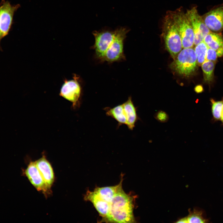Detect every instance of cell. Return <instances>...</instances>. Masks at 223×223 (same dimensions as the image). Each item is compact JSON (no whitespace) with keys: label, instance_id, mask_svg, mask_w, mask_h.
<instances>
[{"label":"cell","instance_id":"6da1fadb","mask_svg":"<svg viewBox=\"0 0 223 223\" xmlns=\"http://www.w3.org/2000/svg\"><path fill=\"white\" fill-rule=\"evenodd\" d=\"M122 181V177L120 185L110 203L108 213L103 221L115 223L135 222L133 198L123 190Z\"/></svg>","mask_w":223,"mask_h":223},{"label":"cell","instance_id":"7a4b0ae2","mask_svg":"<svg viewBox=\"0 0 223 223\" xmlns=\"http://www.w3.org/2000/svg\"><path fill=\"white\" fill-rule=\"evenodd\" d=\"M163 31L167 49L174 58L182 48L181 38L173 19L170 11L164 17Z\"/></svg>","mask_w":223,"mask_h":223},{"label":"cell","instance_id":"3957f363","mask_svg":"<svg viewBox=\"0 0 223 223\" xmlns=\"http://www.w3.org/2000/svg\"><path fill=\"white\" fill-rule=\"evenodd\" d=\"M170 12L180 36L182 47L184 48L192 47L194 44V32L186 13L181 8Z\"/></svg>","mask_w":223,"mask_h":223},{"label":"cell","instance_id":"277c9868","mask_svg":"<svg viewBox=\"0 0 223 223\" xmlns=\"http://www.w3.org/2000/svg\"><path fill=\"white\" fill-rule=\"evenodd\" d=\"M115 31L114 40L101 59L102 61L112 63L125 59L124 42L129 30L122 27Z\"/></svg>","mask_w":223,"mask_h":223},{"label":"cell","instance_id":"5b68a950","mask_svg":"<svg viewBox=\"0 0 223 223\" xmlns=\"http://www.w3.org/2000/svg\"><path fill=\"white\" fill-rule=\"evenodd\" d=\"M197 63L195 50L189 48H184L180 52L173 65L174 70L178 74L188 76L194 72Z\"/></svg>","mask_w":223,"mask_h":223},{"label":"cell","instance_id":"8992f818","mask_svg":"<svg viewBox=\"0 0 223 223\" xmlns=\"http://www.w3.org/2000/svg\"><path fill=\"white\" fill-rule=\"evenodd\" d=\"M73 79L65 80L61 88L59 95L72 103L74 109L79 106L82 89L79 77L74 74Z\"/></svg>","mask_w":223,"mask_h":223},{"label":"cell","instance_id":"52a82bcc","mask_svg":"<svg viewBox=\"0 0 223 223\" xmlns=\"http://www.w3.org/2000/svg\"><path fill=\"white\" fill-rule=\"evenodd\" d=\"M192 27L194 34V44L197 45L203 41L205 36L211 31L199 14L196 7L188 10L186 13Z\"/></svg>","mask_w":223,"mask_h":223},{"label":"cell","instance_id":"ba28073f","mask_svg":"<svg viewBox=\"0 0 223 223\" xmlns=\"http://www.w3.org/2000/svg\"><path fill=\"white\" fill-rule=\"evenodd\" d=\"M93 34L95 38V43L93 48L96 57L100 60L113 40L115 31H94Z\"/></svg>","mask_w":223,"mask_h":223},{"label":"cell","instance_id":"9c48e42d","mask_svg":"<svg viewBox=\"0 0 223 223\" xmlns=\"http://www.w3.org/2000/svg\"><path fill=\"white\" fill-rule=\"evenodd\" d=\"M23 172V173L37 191L42 192L45 196L50 194V190L47 187L36 166L35 161H31L26 169Z\"/></svg>","mask_w":223,"mask_h":223},{"label":"cell","instance_id":"30bf717a","mask_svg":"<svg viewBox=\"0 0 223 223\" xmlns=\"http://www.w3.org/2000/svg\"><path fill=\"white\" fill-rule=\"evenodd\" d=\"M202 18L210 30L216 32L223 30V6L210 11Z\"/></svg>","mask_w":223,"mask_h":223},{"label":"cell","instance_id":"8fae6325","mask_svg":"<svg viewBox=\"0 0 223 223\" xmlns=\"http://www.w3.org/2000/svg\"><path fill=\"white\" fill-rule=\"evenodd\" d=\"M19 6H12L7 2L0 7V31L4 37L7 34L9 30L14 12Z\"/></svg>","mask_w":223,"mask_h":223},{"label":"cell","instance_id":"7c38bea8","mask_svg":"<svg viewBox=\"0 0 223 223\" xmlns=\"http://www.w3.org/2000/svg\"><path fill=\"white\" fill-rule=\"evenodd\" d=\"M35 162L47 187L50 190L55 181L54 173L51 164L44 155Z\"/></svg>","mask_w":223,"mask_h":223},{"label":"cell","instance_id":"4fadbf2b","mask_svg":"<svg viewBox=\"0 0 223 223\" xmlns=\"http://www.w3.org/2000/svg\"><path fill=\"white\" fill-rule=\"evenodd\" d=\"M84 198L85 200L90 201L92 203L99 215L103 218L106 216L110 204L102 199L94 190L87 191Z\"/></svg>","mask_w":223,"mask_h":223},{"label":"cell","instance_id":"5bb4252c","mask_svg":"<svg viewBox=\"0 0 223 223\" xmlns=\"http://www.w3.org/2000/svg\"><path fill=\"white\" fill-rule=\"evenodd\" d=\"M123 104L127 119L126 125L129 129L132 130L139 119L137 113V108L135 107L131 97Z\"/></svg>","mask_w":223,"mask_h":223},{"label":"cell","instance_id":"9a60e30c","mask_svg":"<svg viewBox=\"0 0 223 223\" xmlns=\"http://www.w3.org/2000/svg\"><path fill=\"white\" fill-rule=\"evenodd\" d=\"M106 114L115 119L118 122L119 126L126 125L127 119L123 104L113 108L107 107L104 108Z\"/></svg>","mask_w":223,"mask_h":223},{"label":"cell","instance_id":"2e32d148","mask_svg":"<svg viewBox=\"0 0 223 223\" xmlns=\"http://www.w3.org/2000/svg\"><path fill=\"white\" fill-rule=\"evenodd\" d=\"M203 41L208 48L216 51L223 48V37L221 33L210 32L205 36Z\"/></svg>","mask_w":223,"mask_h":223},{"label":"cell","instance_id":"e0dca14e","mask_svg":"<svg viewBox=\"0 0 223 223\" xmlns=\"http://www.w3.org/2000/svg\"><path fill=\"white\" fill-rule=\"evenodd\" d=\"M120 182L118 184L114 186L97 187L94 190L103 200L110 204Z\"/></svg>","mask_w":223,"mask_h":223},{"label":"cell","instance_id":"ac0fdd59","mask_svg":"<svg viewBox=\"0 0 223 223\" xmlns=\"http://www.w3.org/2000/svg\"><path fill=\"white\" fill-rule=\"evenodd\" d=\"M215 62L206 60L201 65L204 81L210 84L213 81Z\"/></svg>","mask_w":223,"mask_h":223},{"label":"cell","instance_id":"d6986e66","mask_svg":"<svg viewBox=\"0 0 223 223\" xmlns=\"http://www.w3.org/2000/svg\"><path fill=\"white\" fill-rule=\"evenodd\" d=\"M208 48L203 41L195 46V50L196 55L197 62L200 66L206 60Z\"/></svg>","mask_w":223,"mask_h":223},{"label":"cell","instance_id":"ffe728a7","mask_svg":"<svg viewBox=\"0 0 223 223\" xmlns=\"http://www.w3.org/2000/svg\"><path fill=\"white\" fill-rule=\"evenodd\" d=\"M212 112L214 119L216 120H221L223 109V100L215 101L211 99Z\"/></svg>","mask_w":223,"mask_h":223},{"label":"cell","instance_id":"44dd1931","mask_svg":"<svg viewBox=\"0 0 223 223\" xmlns=\"http://www.w3.org/2000/svg\"><path fill=\"white\" fill-rule=\"evenodd\" d=\"M202 212L196 209L190 211L187 216L188 223H205L207 220L203 216Z\"/></svg>","mask_w":223,"mask_h":223},{"label":"cell","instance_id":"7402d4cb","mask_svg":"<svg viewBox=\"0 0 223 223\" xmlns=\"http://www.w3.org/2000/svg\"><path fill=\"white\" fill-rule=\"evenodd\" d=\"M155 118L159 122L165 123L169 120L168 114L164 111L160 110L156 112L154 115Z\"/></svg>","mask_w":223,"mask_h":223},{"label":"cell","instance_id":"603a6c76","mask_svg":"<svg viewBox=\"0 0 223 223\" xmlns=\"http://www.w3.org/2000/svg\"><path fill=\"white\" fill-rule=\"evenodd\" d=\"M217 57L216 50L210 48H208L207 52L206 60L216 62Z\"/></svg>","mask_w":223,"mask_h":223},{"label":"cell","instance_id":"cb8c5ba5","mask_svg":"<svg viewBox=\"0 0 223 223\" xmlns=\"http://www.w3.org/2000/svg\"><path fill=\"white\" fill-rule=\"evenodd\" d=\"M195 92L197 93H199L203 91V88L201 85H197L195 88Z\"/></svg>","mask_w":223,"mask_h":223},{"label":"cell","instance_id":"d4e9b609","mask_svg":"<svg viewBox=\"0 0 223 223\" xmlns=\"http://www.w3.org/2000/svg\"><path fill=\"white\" fill-rule=\"evenodd\" d=\"M176 223H188V220L187 216L182 218L179 219L176 222Z\"/></svg>","mask_w":223,"mask_h":223},{"label":"cell","instance_id":"484cf974","mask_svg":"<svg viewBox=\"0 0 223 223\" xmlns=\"http://www.w3.org/2000/svg\"><path fill=\"white\" fill-rule=\"evenodd\" d=\"M218 57H221L223 55V48L216 50Z\"/></svg>","mask_w":223,"mask_h":223},{"label":"cell","instance_id":"4316f807","mask_svg":"<svg viewBox=\"0 0 223 223\" xmlns=\"http://www.w3.org/2000/svg\"><path fill=\"white\" fill-rule=\"evenodd\" d=\"M221 121L222 124H223V109L222 111V114H221Z\"/></svg>","mask_w":223,"mask_h":223},{"label":"cell","instance_id":"83f0119b","mask_svg":"<svg viewBox=\"0 0 223 223\" xmlns=\"http://www.w3.org/2000/svg\"><path fill=\"white\" fill-rule=\"evenodd\" d=\"M3 36L1 32L0 31V41L2 38L3 37Z\"/></svg>","mask_w":223,"mask_h":223},{"label":"cell","instance_id":"f1b7e54d","mask_svg":"<svg viewBox=\"0 0 223 223\" xmlns=\"http://www.w3.org/2000/svg\"></svg>","mask_w":223,"mask_h":223}]
</instances>
